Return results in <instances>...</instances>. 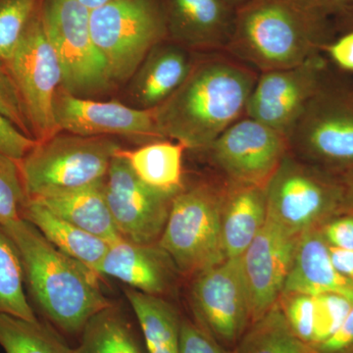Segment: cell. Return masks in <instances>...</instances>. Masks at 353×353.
<instances>
[{
	"mask_svg": "<svg viewBox=\"0 0 353 353\" xmlns=\"http://www.w3.org/2000/svg\"><path fill=\"white\" fill-rule=\"evenodd\" d=\"M256 81L250 67L224 58L194 64L183 85L154 108L160 134L187 150H208L245 114Z\"/></svg>",
	"mask_w": 353,
	"mask_h": 353,
	"instance_id": "6da1fadb",
	"label": "cell"
},
{
	"mask_svg": "<svg viewBox=\"0 0 353 353\" xmlns=\"http://www.w3.org/2000/svg\"><path fill=\"white\" fill-rule=\"evenodd\" d=\"M3 229L17 246L32 301L51 325L82 334L95 314L112 305L99 274L57 250L31 223L22 218Z\"/></svg>",
	"mask_w": 353,
	"mask_h": 353,
	"instance_id": "7a4b0ae2",
	"label": "cell"
},
{
	"mask_svg": "<svg viewBox=\"0 0 353 353\" xmlns=\"http://www.w3.org/2000/svg\"><path fill=\"white\" fill-rule=\"evenodd\" d=\"M324 30L319 0H250L236 7L227 48L262 73L292 68L318 54Z\"/></svg>",
	"mask_w": 353,
	"mask_h": 353,
	"instance_id": "3957f363",
	"label": "cell"
},
{
	"mask_svg": "<svg viewBox=\"0 0 353 353\" xmlns=\"http://www.w3.org/2000/svg\"><path fill=\"white\" fill-rule=\"evenodd\" d=\"M119 148V143L110 137L61 132L38 141L18 161L28 199H41L103 182Z\"/></svg>",
	"mask_w": 353,
	"mask_h": 353,
	"instance_id": "277c9868",
	"label": "cell"
},
{
	"mask_svg": "<svg viewBox=\"0 0 353 353\" xmlns=\"http://www.w3.org/2000/svg\"><path fill=\"white\" fill-rule=\"evenodd\" d=\"M267 220L290 236L321 229L341 214L343 185L336 174L289 152L265 187Z\"/></svg>",
	"mask_w": 353,
	"mask_h": 353,
	"instance_id": "5b68a950",
	"label": "cell"
},
{
	"mask_svg": "<svg viewBox=\"0 0 353 353\" xmlns=\"http://www.w3.org/2000/svg\"><path fill=\"white\" fill-rule=\"evenodd\" d=\"M224 188L199 182L174 196L158 245L170 255L179 273L194 277L226 260L221 234Z\"/></svg>",
	"mask_w": 353,
	"mask_h": 353,
	"instance_id": "8992f818",
	"label": "cell"
},
{
	"mask_svg": "<svg viewBox=\"0 0 353 353\" xmlns=\"http://www.w3.org/2000/svg\"><path fill=\"white\" fill-rule=\"evenodd\" d=\"M90 32L114 85L130 80L167 34L158 0H114L90 10Z\"/></svg>",
	"mask_w": 353,
	"mask_h": 353,
	"instance_id": "52a82bcc",
	"label": "cell"
},
{
	"mask_svg": "<svg viewBox=\"0 0 353 353\" xmlns=\"http://www.w3.org/2000/svg\"><path fill=\"white\" fill-rule=\"evenodd\" d=\"M90 13L77 0H43L41 7L44 28L61 67V88L83 99L114 85L92 39Z\"/></svg>",
	"mask_w": 353,
	"mask_h": 353,
	"instance_id": "ba28073f",
	"label": "cell"
},
{
	"mask_svg": "<svg viewBox=\"0 0 353 353\" xmlns=\"http://www.w3.org/2000/svg\"><path fill=\"white\" fill-rule=\"evenodd\" d=\"M8 70L24 104L34 139L43 141L61 132L55 119L54 99L61 87L62 71L46 34L41 9L16 48Z\"/></svg>",
	"mask_w": 353,
	"mask_h": 353,
	"instance_id": "9c48e42d",
	"label": "cell"
},
{
	"mask_svg": "<svg viewBox=\"0 0 353 353\" xmlns=\"http://www.w3.org/2000/svg\"><path fill=\"white\" fill-rule=\"evenodd\" d=\"M190 303L194 319L233 352L252 323L240 259L224 260L192 277Z\"/></svg>",
	"mask_w": 353,
	"mask_h": 353,
	"instance_id": "30bf717a",
	"label": "cell"
},
{
	"mask_svg": "<svg viewBox=\"0 0 353 353\" xmlns=\"http://www.w3.org/2000/svg\"><path fill=\"white\" fill-rule=\"evenodd\" d=\"M290 152L338 174L353 167V101L320 90L288 136Z\"/></svg>",
	"mask_w": 353,
	"mask_h": 353,
	"instance_id": "8fae6325",
	"label": "cell"
},
{
	"mask_svg": "<svg viewBox=\"0 0 353 353\" xmlns=\"http://www.w3.org/2000/svg\"><path fill=\"white\" fill-rule=\"evenodd\" d=\"M118 150L104 182L106 201L116 227L122 238L132 243H158L176 194L145 185Z\"/></svg>",
	"mask_w": 353,
	"mask_h": 353,
	"instance_id": "7c38bea8",
	"label": "cell"
},
{
	"mask_svg": "<svg viewBox=\"0 0 353 353\" xmlns=\"http://www.w3.org/2000/svg\"><path fill=\"white\" fill-rule=\"evenodd\" d=\"M205 152L228 182L266 187L290 148L282 134L245 117L228 128Z\"/></svg>",
	"mask_w": 353,
	"mask_h": 353,
	"instance_id": "4fadbf2b",
	"label": "cell"
},
{
	"mask_svg": "<svg viewBox=\"0 0 353 353\" xmlns=\"http://www.w3.org/2000/svg\"><path fill=\"white\" fill-rule=\"evenodd\" d=\"M324 61L319 54L292 68L263 72L257 78L245 116L288 138L321 88Z\"/></svg>",
	"mask_w": 353,
	"mask_h": 353,
	"instance_id": "5bb4252c",
	"label": "cell"
},
{
	"mask_svg": "<svg viewBox=\"0 0 353 353\" xmlns=\"http://www.w3.org/2000/svg\"><path fill=\"white\" fill-rule=\"evenodd\" d=\"M54 114L60 131L77 136H118L143 145L167 139L158 130L154 109L83 99L69 94L61 87L55 95Z\"/></svg>",
	"mask_w": 353,
	"mask_h": 353,
	"instance_id": "9a60e30c",
	"label": "cell"
},
{
	"mask_svg": "<svg viewBox=\"0 0 353 353\" xmlns=\"http://www.w3.org/2000/svg\"><path fill=\"white\" fill-rule=\"evenodd\" d=\"M299 239L267 220L263 229L240 257L250 296L252 323L278 303Z\"/></svg>",
	"mask_w": 353,
	"mask_h": 353,
	"instance_id": "2e32d148",
	"label": "cell"
},
{
	"mask_svg": "<svg viewBox=\"0 0 353 353\" xmlns=\"http://www.w3.org/2000/svg\"><path fill=\"white\" fill-rule=\"evenodd\" d=\"M97 273L160 297L173 294L181 276L170 255L158 243L139 245L125 239L109 246Z\"/></svg>",
	"mask_w": 353,
	"mask_h": 353,
	"instance_id": "e0dca14e",
	"label": "cell"
},
{
	"mask_svg": "<svg viewBox=\"0 0 353 353\" xmlns=\"http://www.w3.org/2000/svg\"><path fill=\"white\" fill-rule=\"evenodd\" d=\"M162 7L174 43L196 50L227 48L236 16L232 0H164Z\"/></svg>",
	"mask_w": 353,
	"mask_h": 353,
	"instance_id": "ac0fdd59",
	"label": "cell"
},
{
	"mask_svg": "<svg viewBox=\"0 0 353 353\" xmlns=\"http://www.w3.org/2000/svg\"><path fill=\"white\" fill-rule=\"evenodd\" d=\"M326 292L341 294L353 301L352 283L334 269L328 243L320 229L314 230L297 241L283 294L316 296Z\"/></svg>",
	"mask_w": 353,
	"mask_h": 353,
	"instance_id": "d6986e66",
	"label": "cell"
},
{
	"mask_svg": "<svg viewBox=\"0 0 353 353\" xmlns=\"http://www.w3.org/2000/svg\"><path fill=\"white\" fill-rule=\"evenodd\" d=\"M194 64L183 46L157 44L132 75L130 97L141 109H154L187 80Z\"/></svg>",
	"mask_w": 353,
	"mask_h": 353,
	"instance_id": "ffe728a7",
	"label": "cell"
},
{
	"mask_svg": "<svg viewBox=\"0 0 353 353\" xmlns=\"http://www.w3.org/2000/svg\"><path fill=\"white\" fill-rule=\"evenodd\" d=\"M266 222L265 187L228 182L221 208V234L226 259H240Z\"/></svg>",
	"mask_w": 353,
	"mask_h": 353,
	"instance_id": "44dd1931",
	"label": "cell"
},
{
	"mask_svg": "<svg viewBox=\"0 0 353 353\" xmlns=\"http://www.w3.org/2000/svg\"><path fill=\"white\" fill-rule=\"evenodd\" d=\"M104 182L105 180L83 189L34 199L54 214L112 245L123 238L111 215Z\"/></svg>",
	"mask_w": 353,
	"mask_h": 353,
	"instance_id": "7402d4cb",
	"label": "cell"
},
{
	"mask_svg": "<svg viewBox=\"0 0 353 353\" xmlns=\"http://www.w3.org/2000/svg\"><path fill=\"white\" fill-rule=\"evenodd\" d=\"M22 218L37 228L44 238L71 259L97 272L110 243L88 234L54 214L36 199H27Z\"/></svg>",
	"mask_w": 353,
	"mask_h": 353,
	"instance_id": "603a6c76",
	"label": "cell"
},
{
	"mask_svg": "<svg viewBox=\"0 0 353 353\" xmlns=\"http://www.w3.org/2000/svg\"><path fill=\"white\" fill-rule=\"evenodd\" d=\"M187 150L171 139L152 141L134 150H118L132 170L148 187L176 194L185 188L183 157Z\"/></svg>",
	"mask_w": 353,
	"mask_h": 353,
	"instance_id": "cb8c5ba5",
	"label": "cell"
},
{
	"mask_svg": "<svg viewBox=\"0 0 353 353\" xmlns=\"http://www.w3.org/2000/svg\"><path fill=\"white\" fill-rule=\"evenodd\" d=\"M128 301L143 334L148 353H181L183 317L164 297L150 296L128 288Z\"/></svg>",
	"mask_w": 353,
	"mask_h": 353,
	"instance_id": "d4e9b609",
	"label": "cell"
},
{
	"mask_svg": "<svg viewBox=\"0 0 353 353\" xmlns=\"http://www.w3.org/2000/svg\"><path fill=\"white\" fill-rule=\"evenodd\" d=\"M81 336L76 353H148L143 334L114 304L95 314Z\"/></svg>",
	"mask_w": 353,
	"mask_h": 353,
	"instance_id": "484cf974",
	"label": "cell"
},
{
	"mask_svg": "<svg viewBox=\"0 0 353 353\" xmlns=\"http://www.w3.org/2000/svg\"><path fill=\"white\" fill-rule=\"evenodd\" d=\"M0 347L6 353H76L50 323L0 313Z\"/></svg>",
	"mask_w": 353,
	"mask_h": 353,
	"instance_id": "4316f807",
	"label": "cell"
},
{
	"mask_svg": "<svg viewBox=\"0 0 353 353\" xmlns=\"http://www.w3.org/2000/svg\"><path fill=\"white\" fill-rule=\"evenodd\" d=\"M233 353H312L290 330L279 303L252 323Z\"/></svg>",
	"mask_w": 353,
	"mask_h": 353,
	"instance_id": "83f0119b",
	"label": "cell"
},
{
	"mask_svg": "<svg viewBox=\"0 0 353 353\" xmlns=\"http://www.w3.org/2000/svg\"><path fill=\"white\" fill-rule=\"evenodd\" d=\"M25 274L17 246L0 226V313L36 321L25 292Z\"/></svg>",
	"mask_w": 353,
	"mask_h": 353,
	"instance_id": "f1b7e54d",
	"label": "cell"
},
{
	"mask_svg": "<svg viewBox=\"0 0 353 353\" xmlns=\"http://www.w3.org/2000/svg\"><path fill=\"white\" fill-rule=\"evenodd\" d=\"M43 0H0V63L8 68L16 48Z\"/></svg>",
	"mask_w": 353,
	"mask_h": 353,
	"instance_id": "f546056e",
	"label": "cell"
},
{
	"mask_svg": "<svg viewBox=\"0 0 353 353\" xmlns=\"http://www.w3.org/2000/svg\"><path fill=\"white\" fill-rule=\"evenodd\" d=\"M27 199L19 163L0 153V226L22 219Z\"/></svg>",
	"mask_w": 353,
	"mask_h": 353,
	"instance_id": "4dcf8cb0",
	"label": "cell"
},
{
	"mask_svg": "<svg viewBox=\"0 0 353 353\" xmlns=\"http://www.w3.org/2000/svg\"><path fill=\"white\" fill-rule=\"evenodd\" d=\"M314 340L310 347L328 340L345 321L353 306L347 297L334 292L314 296Z\"/></svg>",
	"mask_w": 353,
	"mask_h": 353,
	"instance_id": "1f68e13d",
	"label": "cell"
},
{
	"mask_svg": "<svg viewBox=\"0 0 353 353\" xmlns=\"http://www.w3.org/2000/svg\"><path fill=\"white\" fill-rule=\"evenodd\" d=\"M278 303L290 330L310 347L314 340V296L303 294H283Z\"/></svg>",
	"mask_w": 353,
	"mask_h": 353,
	"instance_id": "d6a6232c",
	"label": "cell"
},
{
	"mask_svg": "<svg viewBox=\"0 0 353 353\" xmlns=\"http://www.w3.org/2000/svg\"><path fill=\"white\" fill-rule=\"evenodd\" d=\"M0 114L10 120L21 131L34 138L18 88L8 68L2 63H0Z\"/></svg>",
	"mask_w": 353,
	"mask_h": 353,
	"instance_id": "836d02e7",
	"label": "cell"
},
{
	"mask_svg": "<svg viewBox=\"0 0 353 353\" xmlns=\"http://www.w3.org/2000/svg\"><path fill=\"white\" fill-rule=\"evenodd\" d=\"M181 353H233L217 343L192 318L183 317L181 327Z\"/></svg>",
	"mask_w": 353,
	"mask_h": 353,
	"instance_id": "e575fe53",
	"label": "cell"
},
{
	"mask_svg": "<svg viewBox=\"0 0 353 353\" xmlns=\"http://www.w3.org/2000/svg\"><path fill=\"white\" fill-rule=\"evenodd\" d=\"M37 143L38 141L26 134L0 114V153L20 161L31 152Z\"/></svg>",
	"mask_w": 353,
	"mask_h": 353,
	"instance_id": "d590c367",
	"label": "cell"
},
{
	"mask_svg": "<svg viewBox=\"0 0 353 353\" xmlns=\"http://www.w3.org/2000/svg\"><path fill=\"white\" fill-rule=\"evenodd\" d=\"M320 231L329 246L353 250V215L336 216L323 225Z\"/></svg>",
	"mask_w": 353,
	"mask_h": 353,
	"instance_id": "8d00e7d4",
	"label": "cell"
},
{
	"mask_svg": "<svg viewBox=\"0 0 353 353\" xmlns=\"http://www.w3.org/2000/svg\"><path fill=\"white\" fill-rule=\"evenodd\" d=\"M310 350L312 353H353V306L341 328L328 340Z\"/></svg>",
	"mask_w": 353,
	"mask_h": 353,
	"instance_id": "74e56055",
	"label": "cell"
},
{
	"mask_svg": "<svg viewBox=\"0 0 353 353\" xmlns=\"http://www.w3.org/2000/svg\"><path fill=\"white\" fill-rule=\"evenodd\" d=\"M327 51L339 67L353 71V31L329 46Z\"/></svg>",
	"mask_w": 353,
	"mask_h": 353,
	"instance_id": "f35d334b",
	"label": "cell"
},
{
	"mask_svg": "<svg viewBox=\"0 0 353 353\" xmlns=\"http://www.w3.org/2000/svg\"><path fill=\"white\" fill-rule=\"evenodd\" d=\"M329 252L334 269L353 284V250L329 246Z\"/></svg>",
	"mask_w": 353,
	"mask_h": 353,
	"instance_id": "ab89813d",
	"label": "cell"
},
{
	"mask_svg": "<svg viewBox=\"0 0 353 353\" xmlns=\"http://www.w3.org/2000/svg\"><path fill=\"white\" fill-rule=\"evenodd\" d=\"M343 185L341 214L353 215V167L338 174Z\"/></svg>",
	"mask_w": 353,
	"mask_h": 353,
	"instance_id": "60d3db41",
	"label": "cell"
},
{
	"mask_svg": "<svg viewBox=\"0 0 353 353\" xmlns=\"http://www.w3.org/2000/svg\"><path fill=\"white\" fill-rule=\"evenodd\" d=\"M77 1L80 2L88 10H94V9L105 6V4L112 2L114 0H77Z\"/></svg>",
	"mask_w": 353,
	"mask_h": 353,
	"instance_id": "b9f144b4",
	"label": "cell"
},
{
	"mask_svg": "<svg viewBox=\"0 0 353 353\" xmlns=\"http://www.w3.org/2000/svg\"><path fill=\"white\" fill-rule=\"evenodd\" d=\"M232 1L234 2V4L236 3H245L246 1H250V0H232Z\"/></svg>",
	"mask_w": 353,
	"mask_h": 353,
	"instance_id": "7bdbcfd3",
	"label": "cell"
}]
</instances>
